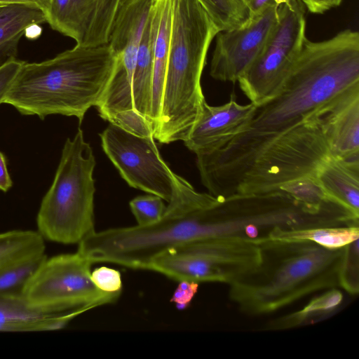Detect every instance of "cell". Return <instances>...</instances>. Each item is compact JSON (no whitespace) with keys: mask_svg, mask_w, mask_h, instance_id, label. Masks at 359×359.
I'll use <instances>...</instances> for the list:
<instances>
[{"mask_svg":"<svg viewBox=\"0 0 359 359\" xmlns=\"http://www.w3.org/2000/svg\"><path fill=\"white\" fill-rule=\"evenodd\" d=\"M359 83V33L346 29L329 39L307 38L280 90L257 106L244 130L222 147L197 154L203 184L217 198L234 194L258 156L317 109Z\"/></svg>","mask_w":359,"mask_h":359,"instance_id":"cell-1","label":"cell"},{"mask_svg":"<svg viewBox=\"0 0 359 359\" xmlns=\"http://www.w3.org/2000/svg\"><path fill=\"white\" fill-rule=\"evenodd\" d=\"M257 244V267L229 285L230 300L243 313H271L313 292L340 287L346 246L330 249L309 241L273 238Z\"/></svg>","mask_w":359,"mask_h":359,"instance_id":"cell-2","label":"cell"},{"mask_svg":"<svg viewBox=\"0 0 359 359\" xmlns=\"http://www.w3.org/2000/svg\"><path fill=\"white\" fill-rule=\"evenodd\" d=\"M118 59L108 43L76 44L48 60L24 62L3 104L41 120L60 114L81 123L100 102Z\"/></svg>","mask_w":359,"mask_h":359,"instance_id":"cell-3","label":"cell"},{"mask_svg":"<svg viewBox=\"0 0 359 359\" xmlns=\"http://www.w3.org/2000/svg\"><path fill=\"white\" fill-rule=\"evenodd\" d=\"M219 30L197 0H174L161 113L154 137L163 144L187 137L203 102L201 79Z\"/></svg>","mask_w":359,"mask_h":359,"instance_id":"cell-4","label":"cell"},{"mask_svg":"<svg viewBox=\"0 0 359 359\" xmlns=\"http://www.w3.org/2000/svg\"><path fill=\"white\" fill-rule=\"evenodd\" d=\"M95 164L92 147L79 128L74 138H67L64 144L53 182L37 213V231L44 239L79 244L95 231Z\"/></svg>","mask_w":359,"mask_h":359,"instance_id":"cell-5","label":"cell"},{"mask_svg":"<svg viewBox=\"0 0 359 359\" xmlns=\"http://www.w3.org/2000/svg\"><path fill=\"white\" fill-rule=\"evenodd\" d=\"M330 156L327 140L312 114L258 156L234 194L270 192L301 178L316 177Z\"/></svg>","mask_w":359,"mask_h":359,"instance_id":"cell-6","label":"cell"},{"mask_svg":"<svg viewBox=\"0 0 359 359\" xmlns=\"http://www.w3.org/2000/svg\"><path fill=\"white\" fill-rule=\"evenodd\" d=\"M257 243L241 238L199 240L170 248L156 256L147 270L177 281L231 285L252 271L259 262Z\"/></svg>","mask_w":359,"mask_h":359,"instance_id":"cell-7","label":"cell"},{"mask_svg":"<svg viewBox=\"0 0 359 359\" xmlns=\"http://www.w3.org/2000/svg\"><path fill=\"white\" fill-rule=\"evenodd\" d=\"M92 264L78 251L46 257L22 290L25 303L39 310L67 311L116 302L121 294L104 292L93 283Z\"/></svg>","mask_w":359,"mask_h":359,"instance_id":"cell-8","label":"cell"},{"mask_svg":"<svg viewBox=\"0 0 359 359\" xmlns=\"http://www.w3.org/2000/svg\"><path fill=\"white\" fill-rule=\"evenodd\" d=\"M306 39L303 4L280 6L276 26L260 54L237 81L250 102L259 106L280 90Z\"/></svg>","mask_w":359,"mask_h":359,"instance_id":"cell-9","label":"cell"},{"mask_svg":"<svg viewBox=\"0 0 359 359\" xmlns=\"http://www.w3.org/2000/svg\"><path fill=\"white\" fill-rule=\"evenodd\" d=\"M100 136L104 151L130 187L168 203L179 191L184 179L163 161L153 137L139 136L110 123Z\"/></svg>","mask_w":359,"mask_h":359,"instance_id":"cell-10","label":"cell"},{"mask_svg":"<svg viewBox=\"0 0 359 359\" xmlns=\"http://www.w3.org/2000/svg\"><path fill=\"white\" fill-rule=\"evenodd\" d=\"M278 7L271 4L241 27L218 32L210 63L213 79L238 81L260 54L276 26Z\"/></svg>","mask_w":359,"mask_h":359,"instance_id":"cell-11","label":"cell"},{"mask_svg":"<svg viewBox=\"0 0 359 359\" xmlns=\"http://www.w3.org/2000/svg\"><path fill=\"white\" fill-rule=\"evenodd\" d=\"M257 105L239 104L232 94L220 106H210L205 100L198 118L184 141L196 155L217 150L245 130L254 116Z\"/></svg>","mask_w":359,"mask_h":359,"instance_id":"cell-12","label":"cell"},{"mask_svg":"<svg viewBox=\"0 0 359 359\" xmlns=\"http://www.w3.org/2000/svg\"><path fill=\"white\" fill-rule=\"evenodd\" d=\"M313 116L323 130L330 156L359 158V83L340 92Z\"/></svg>","mask_w":359,"mask_h":359,"instance_id":"cell-13","label":"cell"},{"mask_svg":"<svg viewBox=\"0 0 359 359\" xmlns=\"http://www.w3.org/2000/svg\"><path fill=\"white\" fill-rule=\"evenodd\" d=\"M84 312L83 309L67 311L36 309L25 303L21 293L0 294V332L60 330Z\"/></svg>","mask_w":359,"mask_h":359,"instance_id":"cell-14","label":"cell"},{"mask_svg":"<svg viewBox=\"0 0 359 359\" xmlns=\"http://www.w3.org/2000/svg\"><path fill=\"white\" fill-rule=\"evenodd\" d=\"M153 0H128L119 12L108 44L132 81L142 36Z\"/></svg>","mask_w":359,"mask_h":359,"instance_id":"cell-15","label":"cell"},{"mask_svg":"<svg viewBox=\"0 0 359 359\" xmlns=\"http://www.w3.org/2000/svg\"><path fill=\"white\" fill-rule=\"evenodd\" d=\"M174 0H153L150 10L152 37L153 80L151 121H158L168 64Z\"/></svg>","mask_w":359,"mask_h":359,"instance_id":"cell-16","label":"cell"},{"mask_svg":"<svg viewBox=\"0 0 359 359\" xmlns=\"http://www.w3.org/2000/svg\"><path fill=\"white\" fill-rule=\"evenodd\" d=\"M316 180L328 196L359 215V158L330 156L319 168Z\"/></svg>","mask_w":359,"mask_h":359,"instance_id":"cell-17","label":"cell"},{"mask_svg":"<svg viewBox=\"0 0 359 359\" xmlns=\"http://www.w3.org/2000/svg\"><path fill=\"white\" fill-rule=\"evenodd\" d=\"M46 22L40 8L24 4L0 7V67L17 59L18 45L28 29Z\"/></svg>","mask_w":359,"mask_h":359,"instance_id":"cell-18","label":"cell"},{"mask_svg":"<svg viewBox=\"0 0 359 359\" xmlns=\"http://www.w3.org/2000/svg\"><path fill=\"white\" fill-rule=\"evenodd\" d=\"M95 0H49L46 22L51 28L81 44L89 27Z\"/></svg>","mask_w":359,"mask_h":359,"instance_id":"cell-19","label":"cell"},{"mask_svg":"<svg viewBox=\"0 0 359 359\" xmlns=\"http://www.w3.org/2000/svg\"><path fill=\"white\" fill-rule=\"evenodd\" d=\"M152 80V37L149 12L137 54L132 93L134 110L153 125L151 121Z\"/></svg>","mask_w":359,"mask_h":359,"instance_id":"cell-20","label":"cell"},{"mask_svg":"<svg viewBox=\"0 0 359 359\" xmlns=\"http://www.w3.org/2000/svg\"><path fill=\"white\" fill-rule=\"evenodd\" d=\"M342 301L343 294L339 288L326 290L300 310L270 321L264 330H284L313 323L333 313Z\"/></svg>","mask_w":359,"mask_h":359,"instance_id":"cell-21","label":"cell"},{"mask_svg":"<svg viewBox=\"0 0 359 359\" xmlns=\"http://www.w3.org/2000/svg\"><path fill=\"white\" fill-rule=\"evenodd\" d=\"M44 240L32 230L0 233V270L45 255Z\"/></svg>","mask_w":359,"mask_h":359,"instance_id":"cell-22","label":"cell"},{"mask_svg":"<svg viewBox=\"0 0 359 359\" xmlns=\"http://www.w3.org/2000/svg\"><path fill=\"white\" fill-rule=\"evenodd\" d=\"M358 226L318 227L299 230H273L269 238L302 240L313 242L323 247L334 249L346 246L358 239Z\"/></svg>","mask_w":359,"mask_h":359,"instance_id":"cell-23","label":"cell"},{"mask_svg":"<svg viewBox=\"0 0 359 359\" xmlns=\"http://www.w3.org/2000/svg\"><path fill=\"white\" fill-rule=\"evenodd\" d=\"M128 0H95L89 27L81 45L100 46L108 43L116 18Z\"/></svg>","mask_w":359,"mask_h":359,"instance_id":"cell-24","label":"cell"},{"mask_svg":"<svg viewBox=\"0 0 359 359\" xmlns=\"http://www.w3.org/2000/svg\"><path fill=\"white\" fill-rule=\"evenodd\" d=\"M219 32L238 28L251 18L246 0H197Z\"/></svg>","mask_w":359,"mask_h":359,"instance_id":"cell-25","label":"cell"},{"mask_svg":"<svg viewBox=\"0 0 359 359\" xmlns=\"http://www.w3.org/2000/svg\"><path fill=\"white\" fill-rule=\"evenodd\" d=\"M46 257L43 255L0 270V294L21 293L27 281Z\"/></svg>","mask_w":359,"mask_h":359,"instance_id":"cell-26","label":"cell"},{"mask_svg":"<svg viewBox=\"0 0 359 359\" xmlns=\"http://www.w3.org/2000/svg\"><path fill=\"white\" fill-rule=\"evenodd\" d=\"M283 190L295 199L313 205H322L331 200L316 180V177H304L283 185Z\"/></svg>","mask_w":359,"mask_h":359,"instance_id":"cell-27","label":"cell"},{"mask_svg":"<svg viewBox=\"0 0 359 359\" xmlns=\"http://www.w3.org/2000/svg\"><path fill=\"white\" fill-rule=\"evenodd\" d=\"M130 207L139 226L149 225L157 222L166 208L163 199L153 194L133 198L130 202Z\"/></svg>","mask_w":359,"mask_h":359,"instance_id":"cell-28","label":"cell"},{"mask_svg":"<svg viewBox=\"0 0 359 359\" xmlns=\"http://www.w3.org/2000/svg\"><path fill=\"white\" fill-rule=\"evenodd\" d=\"M340 287L352 295L359 292L358 239L346 245V257L341 272Z\"/></svg>","mask_w":359,"mask_h":359,"instance_id":"cell-29","label":"cell"},{"mask_svg":"<svg viewBox=\"0 0 359 359\" xmlns=\"http://www.w3.org/2000/svg\"><path fill=\"white\" fill-rule=\"evenodd\" d=\"M109 122L133 134L154 137V127L151 123L135 110L119 112L112 116Z\"/></svg>","mask_w":359,"mask_h":359,"instance_id":"cell-30","label":"cell"},{"mask_svg":"<svg viewBox=\"0 0 359 359\" xmlns=\"http://www.w3.org/2000/svg\"><path fill=\"white\" fill-rule=\"evenodd\" d=\"M90 278L100 290L107 293L121 294L122 280L118 271L101 266L91 272Z\"/></svg>","mask_w":359,"mask_h":359,"instance_id":"cell-31","label":"cell"},{"mask_svg":"<svg viewBox=\"0 0 359 359\" xmlns=\"http://www.w3.org/2000/svg\"><path fill=\"white\" fill-rule=\"evenodd\" d=\"M24 62L15 59L0 67V104L9 91Z\"/></svg>","mask_w":359,"mask_h":359,"instance_id":"cell-32","label":"cell"},{"mask_svg":"<svg viewBox=\"0 0 359 359\" xmlns=\"http://www.w3.org/2000/svg\"><path fill=\"white\" fill-rule=\"evenodd\" d=\"M198 283L188 280L180 281L170 299V302L175 303L178 309H184L191 303L198 291Z\"/></svg>","mask_w":359,"mask_h":359,"instance_id":"cell-33","label":"cell"},{"mask_svg":"<svg viewBox=\"0 0 359 359\" xmlns=\"http://www.w3.org/2000/svg\"><path fill=\"white\" fill-rule=\"evenodd\" d=\"M311 13L321 14L333 8L332 0H300Z\"/></svg>","mask_w":359,"mask_h":359,"instance_id":"cell-34","label":"cell"},{"mask_svg":"<svg viewBox=\"0 0 359 359\" xmlns=\"http://www.w3.org/2000/svg\"><path fill=\"white\" fill-rule=\"evenodd\" d=\"M13 186V181L8 173L6 158L0 151V191L7 192Z\"/></svg>","mask_w":359,"mask_h":359,"instance_id":"cell-35","label":"cell"},{"mask_svg":"<svg viewBox=\"0 0 359 359\" xmlns=\"http://www.w3.org/2000/svg\"><path fill=\"white\" fill-rule=\"evenodd\" d=\"M48 2L49 0H0V7L18 4L29 5L40 8L46 13Z\"/></svg>","mask_w":359,"mask_h":359,"instance_id":"cell-36","label":"cell"},{"mask_svg":"<svg viewBox=\"0 0 359 359\" xmlns=\"http://www.w3.org/2000/svg\"><path fill=\"white\" fill-rule=\"evenodd\" d=\"M342 0H332L333 6L337 7L340 5Z\"/></svg>","mask_w":359,"mask_h":359,"instance_id":"cell-37","label":"cell"}]
</instances>
